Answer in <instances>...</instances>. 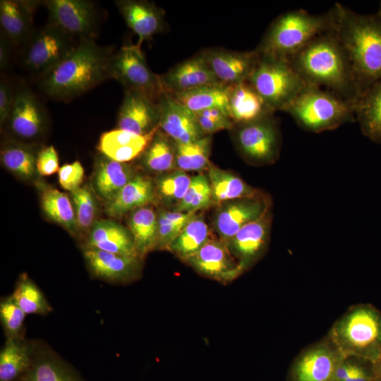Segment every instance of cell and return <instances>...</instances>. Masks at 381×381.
Returning <instances> with one entry per match:
<instances>
[{"label":"cell","mask_w":381,"mask_h":381,"mask_svg":"<svg viewBox=\"0 0 381 381\" xmlns=\"http://www.w3.org/2000/svg\"><path fill=\"white\" fill-rule=\"evenodd\" d=\"M344 357L327 336L295 358L289 381H334L336 368Z\"/></svg>","instance_id":"cell-12"},{"label":"cell","mask_w":381,"mask_h":381,"mask_svg":"<svg viewBox=\"0 0 381 381\" xmlns=\"http://www.w3.org/2000/svg\"><path fill=\"white\" fill-rule=\"evenodd\" d=\"M191 181L184 171L178 169L162 175L155 184L156 193L166 203L176 206L184 197Z\"/></svg>","instance_id":"cell-43"},{"label":"cell","mask_w":381,"mask_h":381,"mask_svg":"<svg viewBox=\"0 0 381 381\" xmlns=\"http://www.w3.org/2000/svg\"><path fill=\"white\" fill-rule=\"evenodd\" d=\"M85 248H96L125 256L140 258L135 250L129 229L109 219L95 221L89 231Z\"/></svg>","instance_id":"cell-24"},{"label":"cell","mask_w":381,"mask_h":381,"mask_svg":"<svg viewBox=\"0 0 381 381\" xmlns=\"http://www.w3.org/2000/svg\"><path fill=\"white\" fill-rule=\"evenodd\" d=\"M11 45L8 40L4 35H1L0 37V68L4 70L8 66L10 48Z\"/></svg>","instance_id":"cell-51"},{"label":"cell","mask_w":381,"mask_h":381,"mask_svg":"<svg viewBox=\"0 0 381 381\" xmlns=\"http://www.w3.org/2000/svg\"><path fill=\"white\" fill-rule=\"evenodd\" d=\"M118 128L138 135H146L158 128L155 102L147 97L125 90L118 118Z\"/></svg>","instance_id":"cell-21"},{"label":"cell","mask_w":381,"mask_h":381,"mask_svg":"<svg viewBox=\"0 0 381 381\" xmlns=\"http://www.w3.org/2000/svg\"><path fill=\"white\" fill-rule=\"evenodd\" d=\"M113 54L94 40H79L65 58L39 76V86L53 99L71 100L111 78Z\"/></svg>","instance_id":"cell-1"},{"label":"cell","mask_w":381,"mask_h":381,"mask_svg":"<svg viewBox=\"0 0 381 381\" xmlns=\"http://www.w3.org/2000/svg\"><path fill=\"white\" fill-rule=\"evenodd\" d=\"M128 162L113 160L100 153L95 161L92 184L96 193L107 202L135 176Z\"/></svg>","instance_id":"cell-26"},{"label":"cell","mask_w":381,"mask_h":381,"mask_svg":"<svg viewBox=\"0 0 381 381\" xmlns=\"http://www.w3.org/2000/svg\"><path fill=\"white\" fill-rule=\"evenodd\" d=\"M212 190L207 176L200 174L191 177L190 184L183 199L175 206V211L196 212L210 205Z\"/></svg>","instance_id":"cell-41"},{"label":"cell","mask_w":381,"mask_h":381,"mask_svg":"<svg viewBox=\"0 0 381 381\" xmlns=\"http://www.w3.org/2000/svg\"><path fill=\"white\" fill-rule=\"evenodd\" d=\"M210 238L207 223L201 216L195 214L170 243L167 250L186 262Z\"/></svg>","instance_id":"cell-35"},{"label":"cell","mask_w":381,"mask_h":381,"mask_svg":"<svg viewBox=\"0 0 381 381\" xmlns=\"http://www.w3.org/2000/svg\"><path fill=\"white\" fill-rule=\"evenodd\" d=\"M128 224L135 250L143 259L157 248V214L151 207H139L132 211Z\"/></svg>","instance_id":"cell-33"},{"label":"cell","mask_w":381,"mask_h":381,"mask_svg":"<svg viewBox=\"0 0 381 381\" xmlns=\"http://www.w3.org/2000/svg\"><path fill=\"white\" fill-rule=\"evenodd\" d=\"M158 113V127L176 143H189L205 136L196 122L194 113L174 99L169 93L155 102Z\"/></svg>","instance_id":"cell-15"},{"label":"cell","mask_w":381,"mask_h":381,"mask_svg":"<svg viewBox=\"0 0 381 381\" xmlns=\"http://www.w3.org/2000/svg\"><path fill=\"white\" fill-rule=\"evenodd\" d=\"M272 112L247 81L234 86L229 102V114L234 123H249Z\"/></svg>","instance_id":"cell-30"},{"label":"cell","mask_w":381,"mask_h":381,"mask_svg":"<svg viewBox=\"0 0 381 381\" xmlns=\"http://www.w3.org/2000/svg\"><path fill=\"white\" fill-rule=\"evenodd\" d=\"M271 207L259 218L242 227L226 243L243 272L265 254L272 224Z\"/></svg>","instance_id":"cell-13"},{"label":"cell","mask_w":381,"mask_h":381,"mask_svg":"<svg viewBox=\"0 0 381 381\" xmlns=\"http://www.w3.org/2000/svg\"><path fill=\"white\" fill-rule=\"evenodd\" d=\"M377 14L380 17H381V1H380V6H379V8H378V11H377Z\"/></svg>","instance_id":"cell-53"},{"label":"cell","mask_w":381,"mask_h":381,"mask_svg":"<svg viewBox=\"0 0 381 381\" xmlns=\"http://www.w3.org/2000/svg\"><path fill=\"white\" fill-rule=\"evenodd\" d=\"M375 374L381 377V354L377 361L373 364Z\"/></svg>","instance_id":"cell-52"},{"label":"cell","mask_w":381,"mask_h":381,"mask_svg":"<svg viewBox=\"0 0 381 381\" xmlns=\"http://www.w3.org/2000/svg\"><path fill=\"white\" fill-rule=\"evenodd\" d=\"M33 150L20 143H7L1 149V160L11 172L25 179H30L37 172Z\"/></svg>","instance_id":"cell-39"},{"label":"cell","mask_w":381,"mask_h":381,"mask_svg":"<svg viewBox=\"0 0 381 381\" xmlns=\"http://www.w3.org/2000/svg\"><path fill=\"white\" fill-rule=\"evenodd\" d=\"M83 255L92 275L106 282L127 284L138 279L141 274L140 258L89 248H84Z\"/></svg>","instance_id":"cell-16"},{"label":"cell","mask_w":381,"mask_h":381,"mask_svg":"<svg viewBox=\"0 0 381 381\" xmlns=\"http://www.w3.org/2000/svg\"><path fill=\"white\" fill-rule=\"evenodd\" d=\"M16 136L33 140L40 136L46 127L45 109L37 97L28 88L19 89L6 122Z\"/></svg>","instance_id":"cell-18"},{"label":"cell","mask_w":381,"mask_h":381,"mask_svg":"<svg viewBox=\"0 0 381 381\" xmlns=\"http://www.w3.org/2000/svg\"><path fill=\"white\" fill-rule=\"evenodd\" d=\"M202 52L218 81L230 85L246 81L259 59L256 49L234 52L213 48Z\"/></svg>","instance_id":"cell-19"},{"label":"cell","mask_w":381,"mask_h":381,"mask_svg":"<svg viewBox=\"0 0 381 381\" xmlns=\"http://www.w3.org/2000/svg\"><path fill=\"white\" fill-rule=\"evenodd\" d=\"M196 212H182L175 210L161 211L157 214V248L168 249L170 243Z\"/></svg>","instance_id":"cell-42"},{"label":"cell","mask_w":381,"mask_h":381,"mask_svg":"<svg viewBox=\"0 0 381 381\" xmlns=\"http://www.w3.org/2000/svg\"><path fill=\"white\" fill-rule=\"evenodd\" d=\"M332 10L334 32L351 61L360 97L381 78V17L358 13L339 3Z\"/></svg>","instance_id":"cell-3"},{"label":"cell","mask_w":381,"mask_h":381,"mask_svg":"<svg viewBox=\"0 0 381 381\" xmlns=\"http://www.w3.org/2000/svg\"><path fill=\"white\" fill-rule=\"evenodd\" d=\"M78 229L90 230L95 222L97 203L91 188L85 185L71 192Z\"/></svg>","instance_id":"cell-44"},{"label":"cell","mask_w":381,"mask_h":381,"mask_svg":"<svg viewBox=\"0 0 381 381\" xmlns=\"http://www.w3.org/2000/svg\"><path fill=\"white\" fill-rule=\"evenodd\" d=\"M370 361L355 358V365L350 377L346 381H373L376 376L374 366L369 368Z\"/></svg>","instance_id":"cell-50"},{"label":"cell","mask_w":381,"mask_h":381,"mask_svg":"<svg viewBox=\"0 0 381 381\" xmlns=\"http://www.w3.org/2000/svg\"><path fill=\"white\" fill-rule=\"evenodd\" d=\"M246 81L274 112L284 111L307 84L289 59L260 54Z\"/></svg>","instance_id":"cell-7"},{"label":"cell","mask_w":381,"mask_h":381,"mask_svg":"<svg viewBox=\"0 0 381 381\" xmlns=\"http://www.w3.org/2000/svg\"><path fill=\"white\" fill-rule=\"evenodd\" d=\"M37 172L44 176L55 174L59 170V157L54 146L49 145L42 148L37 153Z\"/></svg>","instance_id":"cell-47"},{"label":"cell","mask_w":381,"mask_h":381,"mask_svg":"<svg viewBox=\"0 0 381 381\" xmlns=\"http://www.w3.org/2000/svg\"><path fill=\"white\" fill-rule=\"evenodd\" d=\"M111 78L125 90L138 92L155 102L166 93L159 75L149 68L138 44H126L114 54L110 66Z\"/></svg>","instance_id":"cell-8"},{"label":"cell","mask_w":381,"mask_h":381,"mask_svg":"<svg viewBox=\"0 0 381 381\" xmlns=\"http://www.w3.org/2000/svg\"><path fill=\"white\" fill-rule=\"evenodd\" d=\"M156 195L155 185L150 179L136 174L111 200L106 202V213L119 218L128 212L146 206Z\"/></svg>","instance_id":"cell-27"},{"label":"cell","mask_w":381,"mask_h":381,"mask_svg":"<svg viewBox=\"0 0 381 381\" xmlns=\"http://www.w3.org/2000/svg\"><path fill=\"white\" fill-rule=\"evenodd\" d=\"M49 12V23L67 35L94 40L99 28V13L92 2L85 0H49L42 2Z\"/></svg>","instance_id":"cell-11"},{"label":"cell","mask_w":381,"mask_h":381,"mask_svg":"<svg viewBox=\"0 0 381 381\" xmlns=\"http://www.w3.org/2000/svg\"><path fill=\"white\" fill-rule=\"evenodd\" d=\"M26 315L11 295L1 300L0 319L6 338L22 337Z\"/></svg>","instance_id":"cell-45"},{"label":"cell","mask_w":381,"mask_h":381,"mask_svg":"<svg viewBox=\"0 0 381 381\" xmlns=\"http://www.w3.org/2000/svg\"><path fill=\"white\" fill-rule=\"evenodd\" d=\"M186 263L199 274L222 284L234 281L244 272L226 244L212 238H210Z\"/></svg>","instance_id":"cell-14"},{"label":"cell","mask_w":381,"mask_h":381,"mask_svg":"<svg viewBox=\"0 0 381 381\" xmlns=\"http://www.w3.org/2000/svg\"><path fill=\"white\" fill-rule=\"evenodd\" d=\"M274 112L253 121L237 124L235 139L244 158L257 164L274 163L279 156L282 136Z\"/></svg>","instance_id":"cell-9"},{"label":"cell","mask_w":381,"mask_h":381,"mask_svg":"<svg viewBox=\"0 0 381 381\" xmlns=\"http://www.w3.org/2000/svg\"><path fill=\"white\" fill-rule=\"evenodd\" d=\"M78 42L73 37L48 23L37 31H33L25 43L23 65L40 76L65 58Z\"/></svg>","instance_id":"cell-10"},{"label":"cell","mask_w":381,"mask_h":381,"mask_svg":"<svg viewBox=\"0 0 381 381\" xmlns=\"http://www.w3.org/2000/svg\"><path fill=\"white\" fill-rule=\"evenodd\" d=\"M34 353L21 338H6L0 353V381H15L25 376Z\"/></svg>","instance_id":"cell-32"},{"label":"cell","mask_w":381,"mask_h":381,"mask_svg":"<svg viewBox=\"0 0 381 381\" xmlns=\"http://www.w3.org/2000/svg\"><path fill=\"white\" fill-rule=\"evenodd\" d=\"M270 207V200L265 195L224 202L214 220L219 240L226 244L242 227L261 217Z\"/></svg>","instance_id":"cell-17"},{"label":"cell","mask_w":381,"mask_h":381,"mask_svg":"<svg viewBox=\"0 0 381 381\" xmlns=\"http://www.w3.org/2000/svg\"><path fill=\"white\" fill-rule=\"evenodd\" d=\"M354 111L362 133L381 144V78L361 95Z\"/></svg>","instance_id":"cell-31"},{"label":"cell","mask_w":381,"mask_h":381,"mask_svg":"<svg viewBox=\"0 0 381 381\" xmlns=\"http://www.w3.org/2000/svg\"><path fill=\"white\" fill-rule=\"evenodd\" d=\"M197 123L205 135H210L217 131L231 129L234 127V123L231 119L224 121L214 120L197 113H194Z\"/></svg>","instance_id":"cell-49"},{"label":"cell","mask_w":381,"mask_h":381,"mask_svg":"<svg viewBox=\"0 0 381 381\" xmlns=\"http://www.w3.org/2000/svg\"><path fill=\"white\" fill-rule=\"evenodd\" d=\"M207 169L212 202L216 204H223L237 199L258 198L265 195L231 172L211 164Z\"/></svg>","instance_id":"cell-29"},{"label":"cell","mask_w":381,"mask_h":381,"mask_svg":"<svg viewBox=\"0 0 381 381\" xmlns=\"http://www.w3.org/2000/svg\"><path fill=\"white\" fill-rule=\"evenodd\" d=\"M11 296L27 315H47L52 310L43 293L27 274L20 276Z\"/></svg>","instance_id":"cell-40"},{"label":"cell","mask_w":381,"mask_h":381,"mask_svg":"<svg viewBox=\"0 0 381 381\" xmlns=\"http://www.w3.org/2000/svg\"><path fill=\"white\" fill-rule=\"evenodd\" d=\"M40 198L42 208L47 217L72 235L77 234L75 210L67 195L56 188L45 187L42 188Z\"/></svg>","instance_id":"cell-34"},{"label":"cell","mask_w":381,"mask_h":381,"mask_svg":"<svg viewBox=\"0 0 381 381\" xmlns=\"http://www.w3.org/2000/svg\"><path fill=\"white\" fill-rule=\"evenodd\" d=\"M212 139L205 135L189 143H176V167L184 171H201L210 165Z\"/></svg>","instance_id":"cell-38"},{"label":"cell","mask_w":381,"mask_h":381,"mask_svg":"<svg viewBox=\"0 0 381 381\" xmlns=\"http://www.w3.org/2000/svg\"><path fill=\"white\" fill-rule=\"evenodd\" d=\"M167 93L187 92L220 82L214 76L201 52L159 75Z\"/></svg>","instance_id":"cell-20"},{"label":"cell","mask_w":381,"mask_h":381,"mask_svg":"<svg viewBox=\"0 0 381 381\" xmlns=\"http://www.w3.org/2000/svg\"><path fill=\"white\" fill-rule=\"evenodd\" d=\"M373 381H381V377L376 375V376L374 378Z\"/></svg>","instance_id":"cell-54"},{"label":"cell","mask_w":381,"mask_h":381,"mask_svg":"<svg viewBox=\"0 0 381 381\" xmlns=\"http://www.w3.org/2000/svg\"><path fill=\"white\" fill-rule=\"evenodd\" d=\"M116 5L128 27L138 36L137 44L150 40L164 28V12L147 1L120 0Z\"/></svg>","instance_id":"cell-22"},{"label":"cell","mask_w":381,"mask_h":381,"mask_svg":"<svg viewBox=\"0 0 381 381\" xmlns=\"http://www.w3.org/2000/svg\"><path fill=\"white\" fill-rule=\"evenodd\" d=\"M25 381H82L65 362L49 353L34 354Z\"/></svg>","instance_id":"cell-37"},{"label":"cell","mask_w":381,"mask_h":381,"mask_svg":"<svg viewBox=\"0 0 381 381\" xmlns=\"http://www.w3.org/2000/svg\"><path fill=\"white\" fill-rule=\"evenodd\" d=\"M144 167L153 172H169L176 167L175 143L159 129L141 155Z\"/></svg>","instance_id":"cell-36"},{"label":"cell","mask_w":381,"mask_h":381,"mask_svg":"<svg viewBox=\"0 0 381 381\" xmlns=\"http://www.w3.org/2000/svg\"><path fill=\"white\" fill-rule=\"evenodd\" d=\"M289 60L307 84L356 104L359 93L351 64L334 30L316 37Z\"/></svg>","instance_id":"cell-2"},{"label":"cell","mask_w":381,"mask_h":381,"mask_svg":"<svg viewBox=\"0 0 381 381\" xmlns=\"http://www.w3.org/2000/svg\"><path fill=\"white\" fill-rule=\"evenodd\" d=\"M327 337L344 357L375 364L381 354V315L369 306H353L333 324Z\"/></svg>","instance_id":"cell-6"},{"label":"cell","mask_w":381,"mask_h":381,"mask_svg":"<svg viewBox=\"0 0 381 381\" xmlns=\"http://www.w3.org/2000/svg\"><path fill=\"white\" fill-rule=\"evenodd\" d=\"M355 104L323 88L306 84L284 111L303 129L321 133L356 120Z\"/></svg>","instance_id":"cell-5"},{"label":"cell","mask_w":381,"mask_h":381,"mask_svg":"<svg viewBox=\"0 0 381 381\" xmlns=\"http://www.w3.org/2000/svg\"><path fill=\"white\" fill-rule=\"evenodd\" d=\"M234 86L219 83L170 95L179 103L194 113L218 109L229 117V102Z\"/></svg>","instance_id":"cell-28"},{"label":"cell","mask_w":381,"mask_h":381,"mask_svg":"<svg viewBox=\"0 0 381 381\" xmlns=\"http://www.w3.org/2000/svg\"><path fill=\"white\" fill-rule=\"evenodd\" d=\"M36 3L28 1H0L1 34L11 45L25 44L33 32L32 17Z\"/></svg>","instance_id":"cell-23"},{"label":"cell","mask_w":381,"mask_h":381,"mask_svg":"<svg viewBox=\"0 0 381 381\" xmlns=\"http://www.w3.org/2000/svg\"><path fill=\"white\" fill-rule=\"evenodd\" d=\"M158 129L146 135L119 128L105 132L100 136L98 149L102 155L113 160L128 162L142 155Z\"/></svg>","instance_id":"cell-25"},{"label":"cell","mask_w":381,"mask_h":381,"mask_svg":"<svg viewBox=\"0 0 381 381\" xmlns=\"http://www.w3.org/2000/svg\"><path fill=\"white\" fill-rule=\"evenodd\" d=\"M332 10L313 15L303 9L281 14L269 26L256 49L260 54L289 59L318 35L333 30Z\"/></svg>","instance_id":"cell-4"},{"label":"cell","mask_w":381,"mask_h":381,"mask_svg":"<svg viewBox=\"0 0 381 381\" xmlns=\"http://www.w3.org/2000/svg\"><path fill=\"white\" fill-rule=\"evenodd\" d=\"M58 175L62 188L72 192L80 187L84 178V169L79 161H75L61 167Z\"/></svg>","instance_id":"cell-46"},{"label":"cell","mask_w":381,"mask_h":381,"mask_svg":"<svg viewBox=\"0 0 381 381\" xmlns=\"http://www.w3.org/2000/svg\"><path fill=\"white\" fill-rule=\"evenodd\" d=\"M15 94L12 87L4 77L0 81V122L4 125L6 123L14 101Z\"/></svg>","instance_id":"cell-48"}]
</instances>
